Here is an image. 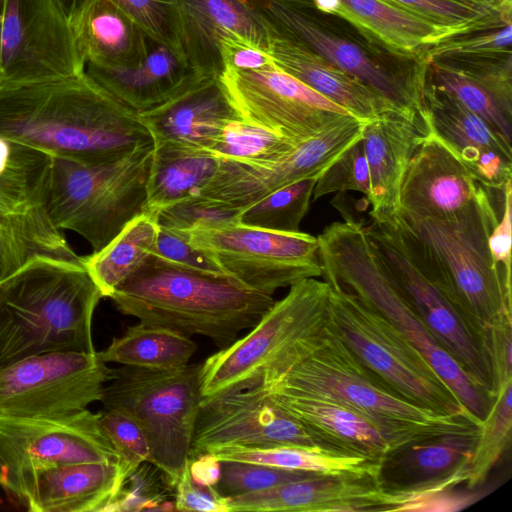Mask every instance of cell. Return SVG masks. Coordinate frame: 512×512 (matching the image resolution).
I'll return each mask as SVG.
<instances>
[{
	"mask_svg": "<svg viewBox=\"0 0 512 512\" xmlns=\"http://www.w3.org/2000/svg\"><path fill=\"white\" fill-rule=\"evenodd\" d=\"M54 155L0 135V282L35 256L80 261L48 212Z\"/></svg>",
	"mask_w": 512,
	"mask_h": 512,
	"instance_id": "cell-12",
	"label": "cell"
},
{
	"mask_svg": "<svg viewBox=\"0 0 512 512\" xmlns=\"http://www.w3.org/2000/svg\"><path fill=\"white\" fill-rule=\"evenodd\" d=\"M2 6H3V0H0V57H1V38H2Z\"/></svg>",
	"mask_w": 512,
	"mask_h": 512,
	"instance_id": "cell-60",
	"label": "cell"
},
{
	"mask_svg": "<svg viewBox=\"0 0 512 512\" xmlns=\"http://www.w3.org/2000/svg\"><path fill=\"white\" fill-rule=\"evenodd\" d=\"M503 194L502 213L490 232L488 247L494 263L511 275L512 181L507 182Z\"/></svg>",
	"mask_w": 512,
	"mask_h": 512,
	"instance_id": "cell-55",
	"label": "cell"
},
{
	"mask_svg": "<svg viewBox=\"0 0 512 512\" xmlns=\"http://www.w3.org/2000/svg\"><path fill=\"white\" fill-rule=\"evenodd\" d=\"M366 123L348 116L267 163L220 160L217 173L199 195L244 208L289 184L319 177L344 150L362 137Z\"/></svg>",
	"mask_w": 512,
	"mask_h": 512,
	"instance_id": "cell-20",
	"label": "cell"
},
{
	"mask_svg": "<svg viewBox=\"0 0 512 512\" xmlns=\"http://www.w3.org/2000/svg\"><path fill=\"white\" fill-rule=\"evenodd\" d=\"M70 24L86 65L135 67L152 42L112 0H84Z\"/></svg>",
	"mask_w": 512,
	"mask_h": 512,
	"instance_id": "cell-32",
	"label": "cell"
},
{
	"mask_svg": "<svg viewBox=\"0 0 512 512\" xmlns=\"http://www.w3.org/2000/svg\"><path fill=\"white\" fill-rule=\"evenodd\" d=\"M219 166L220 159L207 149L154 143L144 213L155 215L166 206L199 195Z\"/></svg>",
	"mask_w": 512,
	"mask_h": 512,
	"instance_id": "cell-34",
	"label": "cell"
},
{
	"mask_svg": "<svg viewBox=\"0 0 512 512\" xmlns=\"http://www.w3.org/2000/svg\"><path fill=\"white\" fill-rule=\"evenodd\" d=\"M267 53L279 69L358 119L369 122L391 112L401 113L357 79L279 30L271 21Z\"/></svg>",
	"mask_w": 512,
	"mask_h": 512,
	"instance_id": "cell-29",
	"label": "cell"
},
{
	"mask_svg": "<svg viewBox=\"0 0 512 512\" xmlns=\"http://www.w3.org/2000/svg\"><path fill=\"white\" fill-rule=\"evenodd\" d=\"M258 388L301 423L328 452L381 462L394 449L375 426L342 404L277 387Z\"/></svg>",
	"mask_w": 512,
	"mask_h": 512,
	"instance_id": "cell-27",
	"label": "cell"
},
{
	"mask_svg": "<svg viewBox=\"0 0 512 512\" xmlns=\"http://www.w3.org/2000/svg\"><path fill=\"white\" fill-rule=\"evenodd\" d=\"M428 61L452 69L512 98V53L449 54L435 56Z\"/></svg>",
	"mask_w": 512,
	"mask_h": 512,
	"instance_id": "cell-47",
	"label": "cell"
},
{
	"mask_svg": "<svg viewBox=\"0 0 512 512\" xmlns=\"http://www.w3.org/2000/svg\"><path fill=\"white\" fill-rule=\"evenodd\" d=\"M499 53H512V23L446 38L428 48L424 56L428 60L449 54Z\"/></svg>",
	"mask_w": 512,
	"mask_h": 512,
	"instance_id": "cell-50",
	"label": "cell"
},
{
	"mask_svg": "<svg viewBox=\"0 0 512 512\" xmlns=\"http://www.w3.org/2000/svg\"><path fill=\"white\" fill-rule=\"evenodd\" d=\"M112 375L97 351L53 352L0 366V415L62 417L101 401Z\"/></svg>",
	"mask_w": 512,
	"mask_h": 512,
	"instance_id": "cell-14",
	"label": "cell"
},
{
	"mask_svg": "<svg viewBox=\"0 0 512 512\" xmlns=\"http://www.w3.org/2000/svg\"><path fill=\"white\" fill-rule=\"evenodd\" d=\"M212 454L219 461H241L302 470L324 476L377 478L381 462L364 457L334 454L301 447L272 448L223 447Z\"/></svg>",
	"mask_w": 512,
	"mask_h": 512,
	"instance_id": "cell-37",
	"label": "cell"
},
{
	"mask_svg": "<svg viewBox=\"0 0 512 512\" xmlns=\"http://www.w3.org/2000/svg\"><path fill=\"white\" fill-rule=\"evenodd\" d=\"M197 350L186 335L169 328L139 322L114 337L99 356L105 363L147 369H176L189 364Z\"/></svg>",
	"mask_w": 512,
	"mask_h": 512,
	"instance_id": "cell-36",
	"label": "cell"
},
{
	"mask_svg": "<svg viewBox=\"0 0 512 512\" xmlns=\"http://www.w3.org/2000/svg\"><path fill=\"white\" fill-rule=\"evenodd\" d=\"M154 145L109 162L54 156L48 212L61 231L83 237L96 252L144 213Z\"/></svg>",
	"mask_w": 512,
	"mask_h": 512,
	"instance_id": "cell-9",
	"label": "cell"
},
{
	"mask_svg": "<svg viewBox=\"0 0 512 512\" xmlns=\"http://www.w3.org/2000/svg\"><path fill=\"white\" fill-rule=\"evenodd\" d=\"M158 230L156 216L143 213L102 249L81 257L102 297L110 298L152 254Z\"/></svg>",
	"mask_w": 512,
	"mask_h": 512,
	"instance_id": "cell-35",
	"label": "cell"
},
{
	"mask_svg": "<svg viewBox=\"0 0 512 512\" xmlns=\"http://www.w3.org/2000/svg\"><path fill=\"white\" fill-rule=\"evenodd\" d=\"M101 292L80 261L39 255L0 282V366L53 352L96 351Z\"/></svg>",
	"mask_w": 512,
	"mask_h": 512,
	"instance_id": "cell-4",
	"label": "cell"
},
{
	"mask_svg": "<svg viewBox=\"0 0 512 512\" xmlns=\"http://www.w3.org/2000/svg\"><path fill=\"white\" fill-rule=\"evenodd\" d=\"M0 135L80 162H109L154 145L139 112L86 70L53 79H0Z\"/></svg>",
	"mask_w": 512,
	"mask_h": 512,
	"instance_id": "cell-1",
	"label": "cell"
},
{
	"mask_svg": "<svg viewBox=\"0 0 512 512\" xmlns=\"http://www.w3.org/2000/svg\"><path fill=\"white\" fill-rule=\"evenodd\" d=\"M282 32L351 75L396 110L428 125L422 93L428 60L397 54L312 0H254Z\"/></svg>",
	"mask_w": 512,
	"mask_h": 512,
	"instance_id": "cell-7",
	"label": "cell"
},
{
	"mask_svg": "<svg viewBox=\"0 0 512 512\" xmlns=\"http://www.w3.org/2000/svg\"><path fill=\"white\" fill-rule=\"evenodd\" d=\"M127 477L119 461L66 463L28 472L7 492L32 512H105Z\"/></svg>",
	"mask_w": 512,
	"mask_h": 512,
	"instance_id": "cell-24",
	"label": "cell"
},
{
	"mask_svg": "<svg viewBox=\"0 0 512 512\" xmlns=\"http://www.w3.org/2000/svg\"><path fill=\"white\" fill-rule=\"evenodd\" d=\"M59 5L61 6L63 12L69 19V21L72 19V17L78 12V10L81 8L84 0H57Z\"/></svg>",
	"mask_w": 512,
	"mask_h": 512,
	"instance_id": "cell-57",
	"label": "cell"
},
{
	"mask_svg": "<svg viewBox=\"0 0 512 512\" xmlns=\"http://www.w3.org/2000/svg\"><path fill=\"white\" fill-rule=\"evenodd\" d=\"M99 419L128 475L143 462H150L147 437L132 416L119 409L107 408L99 412Z\"/></svg>",
	"mask_w": 512,
	"mask_h": 512,
	"instance_id": "cell-48",
	"label": "cell"
},
{
	"mask_svg": "<svg viewBox=\"0 0 512 512\" xmlns=\"http://www.w3.org/2000/svg\"><path fill=\"white\" fill-rule=\"evenodd\" d=\"M175 488L164 473L149 461L125 479L116 499L105 512L176 510Z\"/></svg>",
	"mask_w": 512,
	"mask_h": 512,
	"instance_id": "cell-43",
	"label": "cell"
},
{
	"mask_svg": "<svg viewBox=\"0 0 512 512\" xmlns=\"http://www.w3.org/2000/svg\"><path fill=\"white\" fill-rule=\"evenodd\" d=\"M512 381L505 383L494 395L493 403L482 420L473 448L465 487L481 486L511 442Z\"/></svg>",
	"mask_w": 512,
	"mask_h": 512,
	"instance_id": "cell-41",
	"label": "cell"
},
{
	"mask_svg": "<svg viewBox=\"0 0 512 512\" xmlns=\"http://www.w3.org/2000/svg\"><path fill=\"white\" fill-rule=\"evenodd\" d=\"M298 143L240 118L230 122L210 148L220 160L263 164L290 152Z\"/></svg>",
	"mask_w": 512,
	"mask_h": 512,
	"instance_id": "cell-42",
	"label": "cell"
},
{
	"mask_svg": "<svg viewBox=\"0 0 512 512\" xmlns=\"http://www.w3.org/2000/svg\"><path fill=\"white\" fill-rule=\"evenodd\" d=\"M219 78L242 119L295 143L353 116L274 63L251 70L224 69Z\"/></svg>",
	"mask_w": 512,
	"mask_h": 512,
	"instance_id": "cell-17",
	"label": "cell"
},
{
	"mask_svg": "<svg viewBox=\"0 0 512 512\" xmlns=\"http://www.w3.org/2000/svg\"><path fill=\"white\" fill-rule=\"evenodd\" d=\"M269 386L342 404L375 426L394 449L482 424L470 417L438 413L401 397L359 362L328 326L323 342L315 351L275 381L256 387Z\"/></svg>",
	"mask_w": 512,
	"mask_h": 512,
	"instance_id": "cell-5",
	"label": "cell"
},
{
	"mask_svg": "<svg viewBox=\"0 0 512 512\" xmlns=\"http://www.w3.org/2000/svg\"><path fill=\"white\" fill-rule=\"evenodd\" d=\"M152 254L200 271L226 274L211 256L189 241L188 233L159 226Z\"/></svg>",
	"mask_w": 512,
	"mask_h": 512,
	"instance_id": "cell-51",
	"label": "cell"
},
{
	"mask_svg": "<svg viewBox=\"0 0 512 512\" xmlns=\"http://www.w3.org/2000/svg\"><path fill=\"white\" fill-rule=\"evenodd\" d=\"M153 143L207 149L215 144L225 127L240 115L219 77L209 78L176 98L139 112Z\"/></svg>",
	"mask_w": 512,
	"mask_h": 512,
	"instance_id": "cell-28",
	"label": "cell"
},
{
	"mask_svg": "<svg viewBox=\"0 0 512 512\" xmlns=\"http://www.w3.org/2000/svg\"><path fill=\"white\" fill-rule=\"evenodd\" d=\"M153 42L177 53L175 0H112ZM178 54V53H177Z\"/></svg>",
	"mask_w": 512,
	"mask_h": 512,
	"instance_id": "cell-49",
	"label": "cell"
},
{
	"mask_svg": "<svg viewBox=\"0 0 512 512\" xmlns=\"http://www.w3.org/2000/svg\"><path fill=\"white\" fill-rule=\"evenodd\" d=\"M86 72L137 112L158 107L215 76L192 70L172 49L151 42L146 58L131 68L87 65Z\"/></svg>",
	"mask_w": 512,
	"mask_h": 512,
	"instance_id": "cell-31",
	"label": "cell"
},
{
	"mask_svg": "<svg viewBox=\"0 0 512 512\" xmlns=\"http://www.w3.org/2000/svg\"><path fill=\"white\" fill-rule=\"evenodd\" d=\"M189 241L246 287L272 296L283 287L319 277L318 238L240 224L195 230Z\"/></svg>",
	"mask_w": 512,
	"mask_h": 512,
	"instance_id": "cell-15",
	"label": "cell"
},
{
	"mask_svg": "<svg viewBox=\"0 0 512 512\" xmlns=\"http://www.w3.org/2000/svg\"><path fill=\"white\" fill-rule=\"evenodd\" d=\"M429 129L483 187L502 191L512 181V144L451 94L424 83Z\"/></svg>",
	"mask_w": 512,
	"mask_h": 512,
	"instance_id": "cell-23",
	"label": "cell"
},
{
	"mask_svg": "<svg viewBox=\"0 0 512 512\" xmlns=\"http://www.w3.org/2000/svg\"><path fill=\"white\" fill-rule=\"evenodd\" d=\"M174 502L177 511L228 512L225 497L214 486L193 481L189 467L175 486Z\"/></svg>",
	"mask_w": 512,
	"mask_h": 512,
	"instance_id": "cell-53",
	"label": "cell"
},
{
	"mask_svg": "<svg viewBox=\"0 0 512 512\" xmlns=\"http://www.w3.org/2000/svg\"><path fill=\"white\" fill-rule=\"evenodd\" d=\"M317 238L323 280L355 295L384 316L422 353L466 409L483 420L494 398L460 367L390 283L364 225L346 218L327 226Z\"/></svg>",
	"mask_w": 512,
	"mask_h": 512,
	"instance_id": "cell-8",
	"label": "cell"
},
{
	"mask_svg": "<svg viewBox=\"0 0 512 512\" xmlns=\"http://www.w3.org/2000/svg\"><path fill=\"white\" fill-rule=\"evenodd\" d=\"M124 315L191 337L209 338L220 349L253 328L276 300L227 274L182 266L151 254L110 297Z\"/></svg>",
	"mask_w": 512,
	"mask_h": 512,
	"instance_id": "cell-3",
	"label": "cell"
},
{
	"mask_svg": "<svg viewBox=\"0 0 512 512\" xmlns=\"http://www.w3.org/2000/svg\"><path fill=\"white\" fill-rule=\"evenodd\" d=\"M202 362L176 369H147L120 365L105 384L103 409L132 416L143 429L150 462L175 488L189 467L190 448L202 398Z\"/></svg>",
	"mask_w": 512,
	"mask_h": 512,
	"instance_id": "cell-10",
	"label": "cell"
},
{
	"mask_svg": "<svg viewBox=\"0 0 512 512\" xmlns=\"http://www.w3.org/2000/svg\"><path fill=\"white\" fill-rule=\"evenodd\" d=\"M425 82L451 94L512 142V98L432 61H428Z\"/></svg>",
	"mask_w": 512,
	"mask_h": 512,
	"instance_id": "cell-38",
	"label": "cell"
},
{
	"mask_svg": "<svg viewBox=\"0 0 512 512\" xmlns=\"http://www.w3.org/2000/svg\"><path fill=\"white\" fill-rule=\"evenodd\" d=\"M119 461L99 412L88 408L62 417L0 415V486L22 475L66 463Z\"/></svg>",
	"mask_w": 512,
	"mask_h": 512,
	"instance_id": "cell-16",
	"label": "cell"
},
{
	"mask_svg": "<svg viewBox=\"0 0 512 512\" xmlns=\"http://www.w3.org/2000/svg\"><path fill=\"white\" fill-rule=\"evenodd\" d=\"M356 191L370 195L369 168L362 137L351 144L321 173L313 190V201L335 192Z\"/></svg>",
	"mask_w": 512,
	"mask_h": 512,
	"instance_id": "cell-46",
	"label": "cell"
},
{
	"mask_svg": "<svg viewBox=\"0 0 512 512\" xmlns=\"http://www.w3.org/2000/svg\"><path fill=\"white\" fill-rule=\"evenodd\" d=\"M270 21L254 0H175L178 55L195 72L220 77V41L235 33L267 52Z\"/></svg>",
	"mask_w": 512,
	"mask_h": 512,
	"instance_id": "cell-22",
	"label": "cell"
},
{
	"mask_svg": "<svg viewBox=\"0 0 512 512\" xmlns=\"http://www.w3.org/2000/svg\"><path fill=\"white\" fill-rule=\"evenodd\" d=\"M480 426L414 441L391 450L376 482L390 492L426 494L465 484Z\"/></svg>",
	"mask_w": 512,
	"mask_h": 512,
	"instance_id": "cell-26",
	"label": "cell"
},
{
	"mask_svg": "<svg viewBox=\"0 0 512 512\" xmlns=\"http://www.w3.org/2000/svg\"><path fill=\"white\" fill-rule=\"evenodd\" d=\"M428 127L404 114L391 112L367 122L362 143L369 168L371 218L398 210L399 194L409 161Z\"/></svg>",
	"mask_w": 512,
	"mask_h": 512,
	"instance_id": "cell-30",
	"label": "cell"
},
{
	"mask_svg": "<svg viewBox=\"0 0 512 512\" xmlns=\"http://www.w3.org/2000/svg\"><path fill=\"white\" fill-rule=\"evenodd\" d=\"M491 366L492 394L512 381V315L496 318L486 330Z\"/></svg>",
	"mask_w": 512,
	"mask_h": 512,
	"instance_id": "cell-52",
	"label": "cell"
},
{
	"mask_svg": "<svg viewBox=\"0 0 512 512\" xmlns=\"http://www.w3.org/2000/svg\"><path fill=\"white\" fill-rule=\"evenodd\" d=\"M315 6L326 13H334L339 5V0H312Z\"/></svg>",
	"mask_w": 512,
	"mask_h": 512,
	"instance_id": "cell-58",
	"label": "cell"
},
{
	"mask_svg": "<svg viewBox=\"0 0 512 512\" xmlns=\"http://www.w3.org/2000/svg\"><path fill=\"white\" fill-rule=\"evenodd\" d=\"M242 208L202 195L192 196L160 209L159 226L183 233L214 229L238 223Z\"/></svg>",
	"mask_w": 512,
	"mask_h": 512,
	"instance_id": "cell-44",
	"label": "cell"
},
{
	"mask_svg": "<svg viewBox=\"0 0 512 512\" xmlns=\"http://www.w3.org/2000/svg\"><path fill=\"white\" fill-rule=\"evenodd\" d=\"M418 497L383 490L371 478L319 475L225 499L228 512H392L409 511Z\"/></svg>",
	"mask_w": 512,
	"mask_h": 512,
	"instance_id": "cell-21",
	"label": "cell"
},
{
	"mask_svg": "<svg viewBox=\"0 0 512 512\" xmlns=\"http://www.w3.org/2000/svg\"><path fill=\"white\" fill-rule=\"evenodd\" d=\"M189 472L193 481L200 485L215 486L220 478V461L212 454L190 458Z\"/></svg>",
	"mask_w": 512,
	"mask_h": 512,
	"instance_id": "cell-56",
	"label": "cell"
},
{
	"mask_svg": "<svg viewBox=\"0 0 512 512\" xmlns=\"http://www.w3.org/2000/svg\"><path fill=\"white\" fill-rule=\"evenodd\" d=\"M220 54L224 69L251 70L273 63L266 51L235 33H229L221 39Z\"/></svg>",
	"mask_w": 512,
	"mask_h": 512,
	"instance_id": "cell-54",
	"label": "cell"
},
{
	"mask_svg": "<svg viewBox=\"0 0 512 512\" xmlns=\"http://www.w3.org/2000/svg\"><path fill=\"white\" fill-rule=\"evenodd\" d=\"M481 184L431 132L406 169L398 210L416 217L451 220L476 199Z\"/></svg>",
	"mask_w": 512,
	"mask_h": 512,
	"instance_id": "cell-25",
	"label": "cell"
},
{
	"mask_svg": "<svg viewBox=\"0 0 512 512\" xmlns=\"http://www.w3.org/2000/svg\"><path fill=\"white\" fill-rule=\"evenodd\" d=\"M364 229L390 283L460 367L493 397L486 339L418 268L386 217L372 218Z\"/></svg>",
	"mask_w": 512,
	"mask_h": 512,
	"instance_id": "cell-13",
	"label": "cell"
},
{
	"mask_svg": "<svg viewBox=\"0 0 512 512\" xmlns=\"http://www.w3.org/2000/svg\"><path fill=\"white\" fill-rule=\"evenodd\" d=\"M328 329L359 362L406 400L438 413L482 421L466 409L422 353L384 316L334 285H330Z\"/></svg>",
	"mask_w": 512,
	"mask_h": 512,
	"instance_id": "cell-11",
	"label": "cell"
},
{
	"mask_svg": "<svg viewBox=\"0 0 512 512\" xmlns=\"http://www.w3.org/2000/svg\"><path fill=\"white\" fill-rule=\"evenodd\" d=\"M409 11L453 36L495 28L507 19L497 0H383Z\"/></svg>",
	"mask_w": 512,
	"mask_h": 512,
	"instance_id": "cell-39",
	"label": "cell"
},
{
	"mask_svg": "<svg viewBox=\"0 0 512 512\" xmlns=\"http://www.w3.org/2000/svg\"><path fill=\"white\" fill-rule=\"evenodd\" d=\"M329 294L316 277L291 285L247 334L202 362V397L269 384L315 351L328 326Z\"/></svg>",
	"mask_w": 512,
	"mask_h": 512,
	"instance_id": "cell-6",
	"label": "cell"
},
{
	"mask_svg": "<svg viewBox=\"0 0 512 512\" xmlns=\"http://www.w3.org/2000/svg\"><path fill=\"white\" fill-rule=\"evenodd\" d=\"M505 16V15H504Z\"/></svg>",
	"mask_w": 512,
	"mask_h": 512,
	"instance_id": "cell-61",
	"label": "cell"
},
{
	"mask_svg": "<svg viewBox=\"0 0 512 512\" xmlns=\"http://www.w3.org/2000/svg\"><path fill=\"white\" fill-rule=\"evenodd\" d=\"M233 446H292L326 451L301 423L258 387L226 390L201 398L190 458Z\"/></svg>",
	"mask_w": 512,
	"mask_h": 512,
	"instance_id": "cell-19",
	"label": "cell"
},
{
	"mask_svg": "<svg viewBox=\"0 0 512 512\" xmlns=\"http://www.w3.org/2000/svg\"><path fill=\"white\" fill-rule=\"evenodd\" d=\"M387 49L405 56L425 57L431 46L453 34L383 0H339L333 13Z\"/></svg>",
	"mask_w": 512,
	"mask_h": 512,
	"instance_id": "cell-33",
	"label": "cell"
},
{
	"mask_svg": "<svg viewBox=\"0 0 512 512\" xmlns=\"http://www.w3.org/2000/svg\"><path fill=\"white\" fill-rule=\"evenodd\" d=\"M57 0H3L0 79L26 82L85 71Z\"/></svg>",
	"mask_w": 512,
	"mask_h": 512,
	"instance_id": "cell-18",
	"label": "cell"
},
{
	"mask_svg": "<svg viewBox=\"0 0 512 512\" xmlns=\"http://www.w3.org/2000/svg\"><path fill=\"white\" fill-rule=\"evenodd\" d=\"M315 476L319 474L251 462L220 461V478L214 488L222 497H234Z\"/></svg>",
	"mask_w": 512,
	"mask_h": 512,
	"instance_id": "cell-45",
	"label": "cell"
},
{
	"mask_svg": "<svg viewBox=\"0 0 512 512\" xmlns=\"http://www.w3.org/2000/svg\"><path fill=\"white\" fill-rule=\"evenodd\" d=\"M503 14L509 20H512V0H497Z\"/></svg>",
	"mask_w": 512,
	"mask_h": 512,
	"instance_id": "cell-59",
	"label": "cell"
},
{
	"mask_svg": "<svg viewBox=\"0 0 512 512\" xmlns=\"http://www.w3.org/2000/svg\"><path fill=\"white\" fill-rule=\"evenodd\" d=\"M317 179L312 177L294 182L242 208L238 223L275 232H299Z\"/></svg>",
	"mask_w": 512,
	"mask_h": 512,
	"instance_id": "cell-40",
	"label": "cell"
},
{
	"mask_svg": "<svg viewBox=\"0 0 512 512\" xmlns=\"http://www.w3.org/2000/svg\"><path fill=\"white\" fill-rule=\"evenodd\" d=\"M493 192L481 185L476 199L451 220L399 210L381 215L418 268L485 339L487 327L496 318L512 315L511 275L494 263L488 247L499 218Z\"/></svg>",
	"mask_w": 512,
	"mask_h": 512,
	"instance_id": "cell-2",
	"label": "cell"
}]
</instances>
